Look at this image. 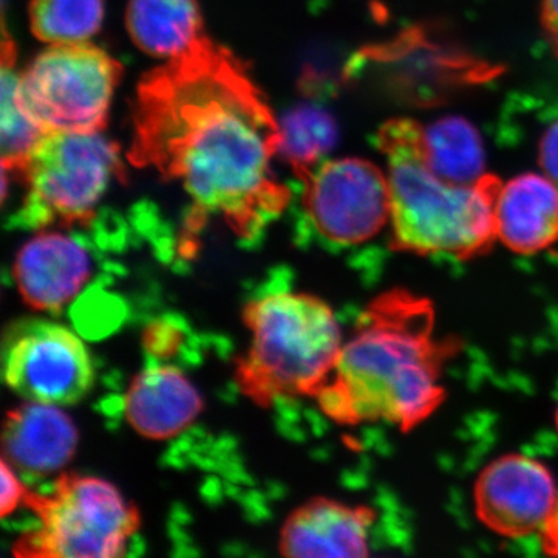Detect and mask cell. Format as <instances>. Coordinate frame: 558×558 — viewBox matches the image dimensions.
Returning <instances> with one entry per match:
<instances>
[{
	"instance_id": "obj_1",
	"label": "cell",
	"mask_w": 558,
	"mask_h": 558,
	"mask_svg": "<svg viewBox=\"0 0 558 558\" xmlns=\"http://www.w3.org/2000/svg\"><path fill=\"white\" fill-rule=\"evenodd\" d=\"M131 159L178 182L197 220L222 219L244 240L290 201L274 170L278 120L244 65L207 38L140 83Z\"/></svg>"
},
{
	"instance_id": "obj_16",
	"label": "cell",
	"mask_w": 558,
	"mask_h": 558,
	"mask_svg": "<svg viewBox=\"0 0 558 558\" xmlns=\"http://www.w3.org/2000/svg\"><path fill=\"white\" fill-rule=\"evenodd\" d=\"M126 27L140 50L167 61L205 39L197 0H130Z\"/></svg>"
},
{
	"instance_id": "obj_13",
	"label": "cell",
	"mask_w": 558,
	"mask_h": 558,
	"mask_svg": "<svg viewBox=\"0 0 558 558\" xmlns=\"http://www.w3.org/2000/svg\"><path fill=\"white\" fill-rule=\"evenodd\" d=\"M78 447V429L53 403L27 400L3 424V459L22 476L43 478L60 472Z\"/></svg>"
},
{
	"instance_id": "obj_4",
	"label": "cell",
	"mask_w": 558,
	"mask_h": 558,
	"mask_svg": "<svg viewBox=\"0 0 558 558\" xmlns=\"http://www.w3.org/2000/svg\"><path fill=\"white\" fill-rule=\"evenodd\" d=\"M244 322L252 343L236 366L241 391L264 407L278 398H317L344 344L328 304L310 293L279 290L250 301Z\"/></svg>"
},
{
	"instance_id": "obj_10",
	"label": "cell",
	"mask_w": 558,
	"mask_h": 558,
	"mask_svg": "<svg viewBox=\"0 0 558 558\" xmlns=\"http://www.w3.org/2000/svg\"><path fill=\"white\" fill-rule=\"evenodd\" d=\"M558 498L553 473L537 459L506 454L492 461L473 488L476 515L508 538L542 534Z\"/></svg>"
},
{
	"instance_id": "obj_21",
	"label": "cell",
	"mask_w": 558,
	"mask_h": 558,
	"mask_svg": "<svg viewBox=\"0 0 558 558\" xmlns=\"http://www.w3.org/2000/svg\"><path fill=\"white\" fill-rule=\"evenodd\" d=\"M27 495V488L22 483L20 473L11 468L5 459H2V502H0V512H2L3 519L20 508V505H25Z\"/></svg>"
},
{
	"instance_id": "obj_11",
	"label": "cell",
	"mask_w": 558,
	"mask_h": 558,
	"mask_svg": "<svg viewBox=\"0 0 558 558\" xmlns=\"http://www.w3.org/2000/svg\"><path fill=\"white\" fill-rule=\"evenodd\" d=\"M94 271L90 250L62 231H40L17 252L13 277L36 311L60 312L78 296Z\"/></svg>"
},
{
	"instance_id": "obj_9",
	"label": "cell",
	"mask_w": 558,
	"mask_h": 558,
	"mask_svg": "<svg viewBox=\"0 0 558 558\" xmlns=\"http://www.w3.org/2000/svg\"><path fill=\"white\" fill-rule=\"evenodd\" d=\"M2 363L7 385L35 402L72 405L94 385L89 349L75 332L46 319L11 326Z\"/></svg>"
},
{
	"instance_id": "obj_25",
	"label": "cell",
	"mask_w": 558,
	"mask_h": 558,
	"mask_svg": "<svg viewBox=\"0 0 558 558\" xmlns=\"http://www.w3.org/2000/svg\"><path fill=\"white\" fill-rule=\"evenodd\" d=\"M557 428H558V409H557Z\"/></svg>"
},
{
	"instance_id": "obj_15",
	"label": "cell",
	"mask_w": 558,
	"mask_h": 558,
	"mask_svg": "<svg viewBox=\"0 0 558 558\" xmlns=\"http://www.w3.org/2000/svg\"><path fill=\"white\" fill-rule=\"evenodd\" d=\"M497 240L520 255H537L558 241V183L548 175L523 174L498 191Z\"/></svg>"
},
{
	"instance_id": "obj_8",
	"label": "cell",
	"mask_w": 558,
	"mask_h": 558,
	"mask_svg": "<svg viewBox=\"0 0 558 558\" xmlns=\"http://www.w3.org/2000/svg\"><path fill=\"white\" fill-rule=\"evenodd\" d=\"M299 179L304 213L330 244H365L388 226V178L371 161L351 157L323 160Z\"/></svg>"
},
{
	"instance_id": "obj_7",
	"label": "cell",
	"mask_w": 558,
	"mask_h": 558,
	"mask_svg": "<svg viewBox=\"0 0 558 558\" xmlns=\"http://www.w3.org/2000/svg\"><path fill=\"white\" fill-rule=\"evenodd\" d=\"M121 68L89 43L50 46L21 75L22 102L44 132L100 131Z\"/></svg>"
},
{
	"instance_id": "obj_19",
	"label": "cell",
	"mask_w": 558,
	"mask_h": 558,
	"mask_svg": "<svg viewBox=\"0 0 558 558\" xmlns=\"http://www.w3.org/2000/svg\"><path fill=\"white\" fill-rule=\"evenodd\" d=\"M105 17V0H32L31 27L49 46L87 43Z\"/></svg>"
},
{
	"instance_id": "obj_17",
	"label": "cell",
	"mask_w": 558,
	"mask_h": 558,
	"mask_svg": "<svg viewBox=\"0 0 558 558\" xmlns=\"http://www.w3.org/2000/svg\"><path fill=\"white\" fill-rule=\"evenodd\" d=\"M429 168L447 182L472 185L486 175L480 132L462 117H444L424 128Z\"/></svg>"
},
{
	"instance_id": "obj_6",
	"label": "cell",
	"mask_w": 558,
	"mask_h": 558,
	"mask_svg": "<svg viewBox=\"0 0 558 558\" xmlns=\"http://www.w3.org/2000/svg\"><path fill=\"white\" fill-rule=\"evenodd\" d=\"M25 185V229H64L90 222L123 174L120 149L100 131L46 132L16 170Z\"/></svg>"
},
{
	"instance_id": "obj_5",
	"label": "cell",
	"mask_w": 558,
	"mask_h": 558,
	"mask_svg": "<svg viewBox=\"0 0 558 558\" xmlns=\"http://www.w3.org/2000/svg\"><path fill=\"white\" fill-rule=\"evenodd\" d=\"M36 526L14 543L16 557L116 558L128 554L138 510L109 481L61 475L47 494L28 492Z\"/></svg>"
},
{
	"instance_id": "obj_20",
	"label": "cell",
	"mask_w": 558,
	"mask_h": 558,
	"mask_svg": "<svg viewBox=\"0 0 558 558\" xmlns=\"http://www.w3.org/2000/svg\"><path fill=\"white\" fill-rule=\"evenodd\" d=\"M3 57L2 69V120H0V148H2V167L16 170L27 159L36 143L46 134L33 120L20 90V73Z\"/></svg>"
},
{
	"instance_id": "obj_22",
	"label": "cell",
	"mask_w": 558,
	"mask_h": 558,
	"mask_svg": "<svg viewBox=\"0 0 558 558\" xmlns=\"http://www.w3.org/2000/svg\"><path fill=\"white\" fill-rule=\"evenodd\" d=\"M537 157L545 174L558 183V119L550 121L538 140Z\"/></svg>"
},
{
	"instance_id": "obj_14",
	"label": "cell",
	"mask_w": 558,
	"mask_h": 558,
	"mask_svg": "<svg viewBox=\"0 0 558 558\" xmlns=\"http://www.w3.org/2000/svg\"><path fill=\"white\" fill-rule=\"evenodd\" d=\"M201 392L175 366L153 365L138 374L124 396V414L135 432L168 439L199 417Z\"/></svg>"
},
{
	"instance_id": "obj_18",
	"label": "cell",
	"mask_w": 558,
	"mask_h": 558,
	"mask_svg": "<svg viewBox=\"0 0 558 558\" xmlns=\"http://www.w3.org/2000/svg\"><path fill=\"white\" fill-rule=\"evenodd\" d=\"M279 124V159L288 161L296 175L317 167L336 148V119L315 105H299L286 112Z\"/></svg>"
},
{
	"instance_id": "obj_2",
	"label": "cell",
	"mask_w": 558,
	"mask_h": 558,
	"mask_svg": "<svg viewBox=\"0 0 558 558\" xmlns=\"http://www.w3.org/2000/svg\"><path fill=\"white\" fill-rule=\"evenodd\" d=\"M457 349L458 343L436 337L432 301L389 290L360 315L317 395L319 409L339 424L388 422L410 432L446 399L440 377Z\"/></svg>"
},
{
	"instance_id": "obj_24",
	"label": "cell",
	"mask_w": 558,
	"mask_h": 558,
	"mask_svg": "<svg viewBox=\"0 0 558 558\" xmlns=\"http://www.w3.org/2000/svg\"><path fill=\"white\" fill-rule=\"evenodd\" d=\"M539 535H542V546L545 553L548 556L558 557V498L553 515Z\"/></svg>"
},
{
	"instance_id": "obj_12",
	"label": "cell",
	"mask_w": 558,
	"mask_h": 558,
	"mask_svg": "<svg viewBox=\"0 0 558 558\" xmlns=\"http://www.w3.org/2000/svg\"><path fill=\"white\" fill-rule=\"evenodd\" d=\"M373 510L315 498L290 513L279 537V553L292 558L369 556Z\"/></svg>"
},
{
	"instance_id": "obj_3",
	"label": "cell",
	"mask_w": 558,
	"mask_h": 558,
	"mask_svg": "<svg viewBox=\"0 0 558 558\" xmlns=\"http://www.w3.org/2000/svg\"><path fill=\"white\" fill-rule=\"evenodd\" d=\"M376 142L388 160L392 248L465 260L492 247L501 189L495 175L472 185L439 178L425 159L424 126L411 119L388 121Z\"/></svg>"
},
{
	"instance_id": "obj_23",
	"label": "cell",
	"mask_w": 558,
	"mask_h": 558,
	"mask_svg": "<svg viewBox=\"0 0 558 558\" xmlns=\"http://www.w3.org/2000/svg\"><path fill=\"white\" fill-rule=\"evenodd\" d=\"M543 25L558 54V0H543Z\"/></svg>"
}]
</instances>
